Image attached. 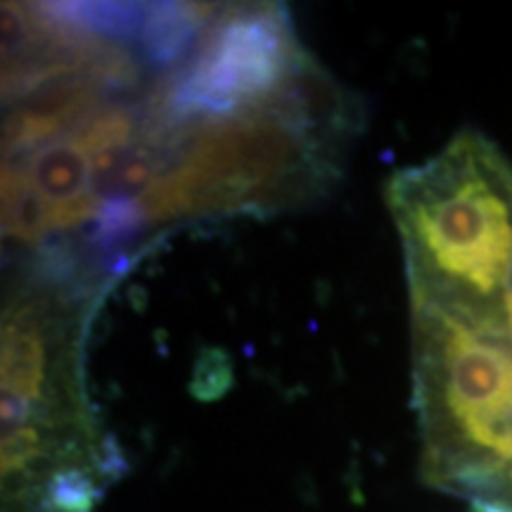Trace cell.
<instances>
[{
    "label": "cell",
    "mask_w": 512,
    "mask_h": 512,
    "mask_svg": "<svg viewBox=\"0 0 512 512\" xmlns=\"http://www.w3.org/2000/svg\"><path fill=\"white\" fill-rule=\"evenodd\" d=\"M233 384V366L228 356L219 349L204 351L197 361L195 377H192V389L200 399H216Z\"/></svg>",
    "instance_id": "30bf717a"
},
{
    "label": "cell",
    "mask_w": 512,
    "mask_h": 512,
    "mask_svg": "<svg viewBox=\"0 0 512 512\" xmlns=\"http://www.w3.org/2000/svg\"><path fill=\"white\" fill-rule=\"evenodd\" d=\"M415 408L432 486L491 503L512 470V342L411 299Z\"/></svg>",
    "instance_id": "7a4b0ae2"
},
{
    "label": "cell",
    "mask_w": 512,
    "mask_h": 512,
    "mask_svg": "<svg viewBox=\"0 0 512 512\" xmlns=\"http://www.w3.org/2000/svg\"><path fill=\"white\" fill-rule=\"evenodd\" d=\"M72 332V311L50 292L22 294L3 318V446L38 477L88 470L112 448L83 394Z\"/></svg>",
    "instance_id": "277c9868"
},
{
    "label": "cell",
    "mask_w": 512,
    "mask_h": 512,
    "mask_svg": "<svg viewBox=\"0 0 512 512\" xmlns=\"http://www.w3.org/2000/svg\"><path fill=\"white\" fill-rule=\"evenodd\" d=\"M219 15L216 5H152L138 34L145 60L157 67L176 64L192 43L202 41L204 29H209L211 19Z\"/></svg>",
    "instance_id": "ba28073f"
},
{
    "label": "cell",
    "mask_w": 512,
    "mask_h": 512,
    "mask_svg": "<svg viewBox=\"0 0 512 512\" xmlns=\"http://www.w3.org/2000/svg\"><path fill=\"white\" fill-rule=\"evenodd\" d=\"M342 150L259 110L185 128L181 147L140 192L147 223L278 211L330 188Z\"/></svg>",
    "instance_id": "3957f363"
},
{
    "label": "cell",
    "mask_w": 512,
    "mask_h": 512,
    "mask_svg": "<svg viewBox=\"0 0 512 512\" xmlns=\"http://www.w3.org/2000/svg\"><path fill=\"white\" fill-rule=\"evenodd\" d=\"M24 174L48 202L53 230H69L95 221L102 197L95 188L93 162L74 133L50 140L24 157Z\"/></svg>",
    "instance_id": "8992f818"
},
{
    "label": "cell",
    "mask_w": 512,
    "mask_h": 512,
    "mask_svg": "<svg viewBox=\"0 0 512 512\" xmlns=\"http://www.w3.org/2000/svg\"><path fill=\"white\" fill-rule=\"evenodd\" d=\"M304 55L285 10L273 5L226 10L204 31L188 64L159 83L147 114L183 133L200 121L259 110Z\"/></svg>",
    "instance_id": "5b68a950"
},
{
    "label": "cell",
    "mask_w": 512,
    "mask_h": 512,
    "mask_svg": "<svg viewBox=\"0 0 512 512\" xmlns=\"http://www.w3.org/2000/svg\"><path fill=\"white\" fill-rule=\"evenodd\" d=\"M387 204L406 249L411 299L501 335L512 280V162L463 128L425 164L396 171Z\"/></svg>",
    "instance_id": "6da1fadb"
},
{
    "label": "cell",
    "mask_w": 512,
    "mask_h": 512,
    "mask_svg": "<svg viewBox=\"0 0 512 512\" xmlns=\"http://www.w3.org/2000/svg\"><path fill=\"white\" fill-rule=\"evenodd\" d=\"M53 233L48 202L24 174L22 164H3V235L8 240L34 247Z\"/></svg>",
    "instance_id": "9c48e42d"
},
{
    "label": "cell",
    "mask_w": 512,
    "mask_h": 512,
    "mask_svg": "<svg viewBox=\"0 0 512 512\" xmlns=\"http://www.w3.org/2000/svg\"><path fill=\"white\" fill-rule=\"evenodd\" d=\"M110 88L98 76L81 74L55 81L22 102L5 119L3 155L15 162L17 155H29L36 147L64 136L100 107L102 95Z\"/></svg>",
    "instance_id": "52a82bcc"
}]
</instances>
